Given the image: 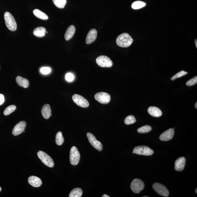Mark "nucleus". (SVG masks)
Masks as SVG:
<instances>
[{
	"label": "nucleus",
	"instance_id": "nucleus-26",
	"mask_svg": "<svg viewBox=\"0 0 197 197\" xmlns=\"http://www.w3.org/2000/svg\"><path fill=\"white\" fill-rule=\"evenodd\" d=\"M64 139L62 133L60 131L57 133L56 137V142L59 146L62 145L64 143Z\"/></svg>",
	"mask_w": 197,
	"mask_h": 197
},
{
	"label": "nucleus",
	"instance_id": "nucleus-18",
	"mask_svg": "<svg viewBox=\"0 0 197 197\" xmlns=\"http://www.w3.org/2000/svg\"><path fill=\"white\" fill-rule=\"evenodd\" d=\"M42 115L45 119H48L51 115V109L49 104L44 105L41 109Z\"/></svg>",
	"mask_w": 197,
	"mask_h": 197
},
{
	"label": "nucleus",
	"instance_id": "nucleus-16",
	"mask_svg": "<svg viewBox=\"0 0 197 197\" xmlns=\"http://www.w3.org/2000/svg\"><path fill=\"white\" fill-rule=\"evenodd\" d=\"M28 182L34 187H38L42 185V182L40 178L35 176H31L28 178Z\"/></svg>",
	"mask_w": 197,
	"mask_h": 197
},
{
	"label": "nucleus",
	"instance_id": "nucleus-28",
	"mask_svg": "<svg viewBox=\"0 0 197 197\" xmlns=\"http://www.w3.org/2000/svg\"><path fill=\"white\" fill-rule=\"evenodd\" d=\"M151 130V127L149 125H145L139 128L137 131L140 133H146L150 132Z\"/></svg>",
	"mask_w": 197,
	"mask_h": 197
},
{
	"label": "nucleus",
	"instance_id": "nucleus-23",
	"mask_svg": "<svg viewBox=\"0 0 197 197\" xmlns=\"http://www.w3.org/2000/svg\"><path fill=\"white\" fill-rule=\"evenodd\" d=\"M83 191L80 188H75L73 189L70 192V197H80L82 196Z\"/></svg>",
	"mask_w": 197,
	"mask_h": 197
},
{
	"label": "nucleus",
	"instance_id": "nucleus-33",
	"mask_svg": "<svg viewBox=\"0 0 197 197\" xmlns=\"http://www.w3.org/2000/svg\"><path fill=\"white\" fill-rule=\"evenodd\" d=\"M74 79V76L72 73H69L66 75L65 79L67 82H71L73 81Z\"/></svg>",
	"mask_w": 197,
	"mask_h": 197
},
{
	"label": "nucleus",
	"instance_id": "nucleus-38",
	"mask_svg": "<svg viewBox=\"0 0 197 197\" xmlns=\"http://www.w3.org/2000/svg\"><path fill=\"white\" fill-rule=\"evenodd\" d=\"M197 189H196V190H195V192H196V193H197Z\"/></svg>",
	"mask_w": 197,
	"mask_h": 197
},
{
	"label": "nucleus",
	"instance_id": "nucleus-3",
	"mask_svg": "<svg viewBox=\"0 0 197 197\" xmlns=\"http://www.w3.org/2000/svg\"><path fill=\"white\" fill-rule=\"evenodd\" d=\"M37 155L41 162L47 166L52 168L54 166V162L53 159L46 153L43 151H39L37 153Z\"/></svg>",
	"mask_w": 197,
	"mask_h": 197
},
{
	"label": "nucleus",
	"instance_id": "nucleus-13",
	"mask_svg": "<svg viewBox=\"0 0 197 197\" xmlns=\"http://www.w3.org/2000/svg\"><path fill=\"white\" fill-rule=\"evenodd\" d=\"M175 131L173 129H169L164 132L159 136V139L162 141H168L171 140L174 136Z\"/></svg>",
	"mask_w": 197,
	"mask_h": 197
},
{
	"label": "nucleus",
	"instance_id": "nucleus-7",
	"mask_svg": "<svg viewBox=\"0 0 197 197\" xmlns=\"http://www.w3.org/2000/svg\"><path fill=\"white\" fill-rule=\"evenodd\" d=\"M144 184L141 180L135 179L131 182L130 188L133 192L135 193H140L144 188Z\"/></svg>",
	"mask_w": 197,
	"mask_h": 197
},
{
	"label": "nucleus",
	"instance_id": "nucleus-32",
	"mask_svg": "<svg viewBox=\"0 0 197 197\" xmlns=\"http://www.w3.org/2000/svg\"><path fill=\"white\" fill-rule=\"evenodd\" d=\"M51 68L48 67H44L40 69V72L42 74L47 75L49 74L51 72Z\"/></svg>",
	"mask_w": 197,
	"mask_h": 197
},
{
	"label": "nucleus",
	"instance_id": "nucleus-40",
	"mask_svg": "<svg viewBox=\"0 0 197 197\" xmlns=\"http://www.w3.org/2000/svg\"><path fill=\"white\" fill-rule=\"evenodd\" d=\"M143 197H148V196H143Z\"/></svg>",
	"mask_w": 197,
	"mask_h": 197
},
{
	"label": "nucleus",
	"instance_id": "nucleus-24",
	"mask_svg": "<svg viewBox=\"0 0 197 197\" xmlns=\"http://www.w3.org/2000/svg\"><path fill=\"white\" fill-rule=\"evenodd\" d=\"M146 5V3L141 1H136L133 3L131 7L132 9L137 10L142 8Z\"/></svg>",
	"mask_w": 197,
	"mask_h": 197
},
{
	"label": "nucleus",
	"instance_id": "nucleus-4",
	"mask_svg": "<svg viewBox=\"0 0 197 197\" xmlns=\"http://www.w3.org/2000/svg\"><path fill=\"white\" fill-rule=\"evenodd\" d=\"M133 153L141 155L149 156L152 155L154 151L148 146H140L134 148Z\"/></svg>",
	"mask_w": 197,
	"mask_h": 197
},
{
	"label": "nucleus",
	"instance_id": "nucleus-39",
	"mask_svg": "<svg viewBox=\"0 0 197 197\" xmlns=\"http://www.w3.org/2000/svg\"><path fill=\"white\" fill-rule=\"evenodd\" d=\"M1 187H0V192L1 191Z\"/></svg>",
	"mask_w": 197,
	"mask_h": 197
},
{
	"label": "nucleus",
	"instance_id": "nucleus-15",
	"mask_svg": "<svg viewBox=\"0 0 197 197\" xmlns=\"http://www.w3.org/2000/svg\"><path fill=\"white\" fill-rule=\"evenodd\" d=\"M185 164V159L184 157H180L176 159L175 162V169L177 171H182L184 169Z\"/></svg>",
	"mask_w": 197,
	"mask_h": 197
},
{
	"label": "nucleus",
	"instance_id": "nucleus-12",
	"mask_svg": "<svg viewBox=\"0 0 197 197\" xmlns=\"http://www.w3.org/2000/svg\"><path fill=\"white\" fill-rule=\"evenodd\" d=\"M26 126V123L25 121H21L17 124L13 128L12 134L17 136L19 135L24 131Z\"/></svg>",
	"mask_w": 197,
	"mask_h": 197
},
{
	"label": "nucleus",
	"instance_id": "nucleus-17",
	"mask_svg": "<svg viewBox=\"0 0 197 197\" xmlns=\"http://www.w3.org/2000/svg\"><path fill=\"white\" fill-rule=\"evenodd\" d=\"M148 111L149 114L153 117H159L162 115V111L157 107L151 106L148 108Z\"/></svg>",
	"mask_w": 197,
	"mask_h": 197
},
{
	"label": "nucleus",
	"instance_id": "nucleus-30",
	"mask_svg": "<svg viewBox=\"0 0 197 197\" xmlns=\"http://www.w3.org/2000/svg\"><path fill=\"white\" fill-rule=\"evenodd\" d=\"M187 74L188 72H187L184 71H181L179 72H178L177 73H176V74L174 76L172 77L171 78V80H175L177 79V78L181 77L184 76Z\"/></svg>",
	"mask_w": 197,
	"mask_h": 197
},
{
	"label": "nucleus",
	"instance_id": "nucleus-21",
	"mask_svg": "<svg viewBox=\"0 0 197 197\" xmlns=\"http://www.w3.org/2000/svg\"><path fill=\"white\" fill-rule=\"evenodd\" d=\"M46 33V29L42 26L36 28L33 31L34 35L38 37H43L45 35Z\"/></svg>",
	"mask_w": 197,
	"mask_h": 197
},
{
	"label": "nucleus",
	"instance_id": "nucleus-9",
	"mask_svg": "<svg viewBox=\"0 0 197 197\" xmlns=\"http://www.w3.org/2000/svg\"><path fill=\"white\" fill-rule=\"evenodd\" d=\"M95 99L103 104H108L111 100V96L109 93L104 92H100L95 95Z\"/></svg>",
	"mask_w": 197,
	"mask_h": 197
},
{
	"label": "nucleus",
	"instance_id": "nucleus-29",
	"mask_svg": "<svg viewBox=\"0 0 197 197\" xmlns=\"http://www.w3.org/2000/svg\"><path fill=\"white\" fill-rule=\"evenodd\" d=\"M136 120L134 116L130 115L128 116L125 120V123L126 125H129L133 124L135 122Z\"/></svg>",
	"mask_w": 197,
	"mask_h": 197
},
{
	"label": "nucleus",
	"instance_id": "nucleus-25",
	"mask_svg": "<svg viewBox=\"0 0 197 197\" xmlns=\"http://www.w3.org/2000/svg\"><path fill=\"white\" fill-rule=\"evenodd\" d=\"M55 5L59 8L63 9L67 4V0H52Z\"/></svg>",
	"mask_w": 197,
	"mask_h": 197
},
{
	"label": "nucleus",
	"instance_id": "nucleus-1",
	"mask_svg": "<svg viewBox=\"0 0 197 197\" xmlns=\"http://www.w3.org/2000/svg\"><path fill=\"white\" fill-rule=\"evenodd\" d=\"M133 40L127 33H123L117 37L116 43L118 46L123 48H127L132 43Z\"/></svg>",
	"mask_w": 197,
	"mask_h": 197
},
{
	"label": "nucleus",
	"instance_id": "nucleus-31",
	"mask_svg": "<svg viewBox=\"0 0 197 197\" xmlns=\"http://www.w3.org/2000/svg\"><path fill=\"white\" fill-rule=\"evenodd\" d=\"M197 77H195L192 79H190L186 83V85L188 86H191L197 84Z\"/></svg>",
	"mask_w": 197,
	"mask_h": 197
},
{
	"label": "nucleus",
	"instance_id": "nucleus-5",
	"mask_svg": "<svg viewBox=\"0 0 197 197\" xmlns=\"http://www.w3.org/2000/svg\"><path fill=\"white\" fill-rule=\"evenodd\" d=\"M80 154L75 146L71 148L70 152V161L72 165H76L79 163L80 160Z\"/></svg>",
	"mask_w": 197,
	"mask_h": 197
},
{
	"label": "nucleus",
	"instance_id": "nucleus-27",
	"mask_svg": "<svg viewBox=\"0 0 197 197\" xmlns=\"http://www.w3.org/2000/svg\"><path fill=\"white\" fill-rule=\"evenodd\" d=\"M16 106L14 105L8 106L6 107L4 111V114L5 115H8L12 113V112H14L16 109Z\"/></svg>",
	"mask_w": 197,
	"mask_h": 197
},
{
	"label": "nucleus",
	"instance_id": "nucleus-22",
	"mask_svg": "<svg viewBox=\"0 0 197 197\" xmlns=\"http://www.w3.org/2000/svg\"><path fill=\"white\" fill-rule=\"evenodd\" d=\"M33 13L34 15L37 18L43 20H47L48 17L46 14L41 12L38 9H36L33 11Z\"/></svg>",
	"mask_w": 197,
	"mask_h": 197
},
{
	"label": "nucleus",
	"instance_id": "nucleus-20",
	"mask_svg": "<svg viewBox=\"0 0 197 197\" xmlns=\"http://www.w3.org/2000/svg\"><path fill=\"white\" fill-rule=\"evenodd\" d=\"M17 84L20 86L26 88L29 87V83L28 80L20 76H17L16 79Z\"/></svg>",
	"mask_w": 197,
	"mask_h": 197
},
{
	"label": "nucleus",
	"instance_id": "nucleus-36",
	"mask_svg": "<svg viewBox=\"0 0 197 197\" xmlns=\"http://www.w3.org/2000/svg\"><path fill=\"white\" fill-rule=\"evenodd\" d=\"M197 40H195V45H196V48L197 47Z\"/></svg>",
	"mask_w": 197,
	"mask_h": 197
},
{
	"label": "nucleus",
	"instance_id": "nucleus-37",
	"mask_svg": "<svg viewBox=\"0 0 197 197\" xmlns=\"http://www.w3.org/2000/svg\"><path fill=\"white\" fill-rule=\"evenodd\" d=\"M195 107L197 109V103L196 102V104H195Z\"/></svg>",
	"mask_w": 197,
	"mask_h": 197
},
{
	"label": "nucleus",
	"instance_id": "nucleus-14",
	"mask_svg": "<svg viewBox=\"0 0 197 197\" xmlns=\"http://www.w3.org/2000/svg\"><path fill=\"white\" fill-rule=\"evenodd\" d=\"M97 36V32L96 29H93L91 30L88 34L86 38V43L90 44L95 41Z\"/></svg>",
	"mask_w": 197,
	"mask_h": 197
},
{
	"label": "nucleus",
	"instance_id": "nucleus-19",
	"mask_svg": "<svg viewBox=\"0 0 197 197\" xmlns=\"http://www.w3.org/2000/svg\"><path fill=\"white\" fill-rule=\"evenodd\" d=\"M76 29L75 26L71 25L68 28L65 34V38L66 41L70 40L74 35Z\"/></svg>",
	"mask_w": 197,
	"mask_h": 197
},
{
	"label": "nucleus",
	"instance_id": "nucleus-2",
	"mask_svg": "<svg viewBox=\"0 0 197 197\" xmlns=\"http://www.w3.org/2000/svg\"><path fill=\"white\" fill-rule=\"evenodd\" d=\"M4 19L7 28L10 30L15 31L17 29V24L12 14L9 12L4 14Z\"/></svg>",
	"mask_w": 197,
	"mask_h": 197
},
{
	"label": "nucleus",
	"instance_id": "nucleus-8",
	"mask_svg": "<svg viewBox=\"0 0 197 197\" xmlns=\"http://www.w3.org/2000/svg\"><path fill=\"white\" fill-rule=\"evenodd\" d=\"M153 190L161 196L168 197L169 195V192L165 186L162 184L156 183L153 184Z\"/></svg>",
	"mask_w": 197,
	"mask_h": 197
},
{
	"label": "nucleus",
	"instance_id": "nucleus-34",
	"mask_svg": "<svg viewBox=\"0 0 197 197\" xmlns=\"http://www.w3.org/2000/svg\"><path fill=\"white\" fill-rule=\"evenodd\" d=\"M4 95L0 94V105L4 104Z\"/></svg>",
	"mask_w": 197,
	"mask_h": 197
},
{
	"label": "nucleus",
	"instance_id": "nucleus-10",
	"mask_svg": "<svg viewBox=\"0 0 197 197\" xmlns=\"http://www.w3.org/2000/svg\"><path fill=\"white\" fill-rule=\"evenodd\" d=\"M74 102L77 105L83 108H87L89 106V103L87 100L83 97L78 94H75L72 96Z\"/></svg>",
	"mask_w": 197,
	"mask_h": 197
},
{
	"label": "nucleus",
	"instance_id": "nucleus-35",
	"mask_svg": "<svg viewBox=\"0 0 197 197\" xmlns=\"http://www.w3.org/2000/svg\"><path fill=\"white\" fill-rule=\"evenodd\" d=\"M102 197H109V196H108V195H107L104 194V195H103V196Z\"/></svg>",
	"mask_w": 197,
	"mask_h": 197
},
{
	"label": "nucleus",
	"instance_id": "nucleus-6",
	"mask_svg": "<svg viewBox=\"0 0 197 197\" xmlns=\"http://www.w3.org/2000/svg\"><path fill=\"white\" fill-rule=\"evenodd\" d=\"M96 62L100 67L104 68H110L113 65L112 60L106 56H101L97 58Z\"/></svg>",
	"mask_w": 197,
	"mask_h": 197
},
{
	"label": "nucleus",
	"instance_id": "nucleus-11",
	"mask_svg": "<svg viewBox=\"0 0 197 197\" xmlns=\"http://www.w3.org/2000/svg\"><path fill=\"white\" fill-rule=\"evenodd\" d=\"M89 142L94 148L98 151H101L103 149L102 145L101 142L97 140L96 138L93 134L88 133L87 134Z\"/></svg>",
	"mask_w": 197,
	"mask_h": 197
}]
</instances>
